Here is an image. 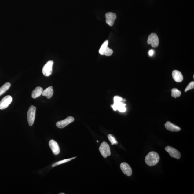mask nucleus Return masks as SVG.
Segmentation results:
<instances>
[{
    "mask_svg": "<svg viewBox=\"0 0 194 194\" xmlns=\"http://www.w3.org/2000/svg\"><path fill=\"white\" fill-rule=\"evenodd\" d=\"M12 101V98L11 96H5L0 101V110L5 109L11 104Z\"/></svg>",
    "mask_w": 194,
    "mask_h": 194,
    "instance_id": "obj_6",
    "label": "nucleus"
},
{
    "mask_svg": "<svg viewBox=\"0 0 194 194\" xmlns=\"http://www.w3.org/2000/svg\"><path fill=\"white\" fill-rule=\"evenodd\" d=\"M194 82L193 81H192L190 83H189V84L187 86L186 88L185 89V92H187L189 90H191L194 89Z\"/></svg>",
    "mask_w": 194,
    "mask_h": 194,
    "instance_id": "obj_23",
    "label": "nucleus"
},
{
    "mask_svg": "<svg viewBox=\"0 0 194 194\" xmlns=\"http://www.w3.org/2000/svg\"><path fill=\"white\" fill-rule=\"evenodd\" d=\"M53 64V61L49 60L44 65L42 69V72L44 76L49 77L52 74Z\"/></svg>",
    "mask_w": 194,
    "mask_h": 194,
    "instance_id": "obj_4",
    "label": "nucleus"
},
{
    "mask_svg": "<svg viewBox=\"0 0 194 194\" xmlns=\"http://www.w3.org/2000/svg\"><path fill=\"white\" fill-rule=\"evenodd\" d=\"M108 43L109 41L108 40H106L104 43L102 44L101 48L100 49L99 53L101 55H103L104 51L108 47Z\"/></svg>",
    "mask_w": 194,
    "mask_h": 194,
    "instance_id": "obj_20",
    "label": "nucleus"
},
{
    "mask_svg": "<svg viewBox=\"0 0 194 194\" xmlns=\"http://www.w3.org/2000/svg\"><path fill=\"white\" fill-rule=\"evenodd\" d=\"M172 76L174 81L177 82H181L183 79L182 73L178 71H173L172 72Z\"/></svg>",
    "mask_w": 194,
    "mask_h": 194,
    "instance_id": "obj_14",
    "label": "nucleus"
},
{
    "mask_svg": "<svg viewBox=\"0 0 194 194\" xmlns=\"http://www.w3.org/2000/svg\"><path fill=\"white\" fill-rule=\"evenodd\" d=\"M113 50L112 49L107 47L105 51H104L103 55H105L106 56H111L113 54Z\"/></svg>",
    "mask_w": 194,
    "mask_h": 194,
    "instance_id": "obj_21",
    "label": "nucleus"
},
{
    "mask_svg": "<svg viewBox=\"0 0 194 194\" xmlns=\"http://www.w3.org/2000/svg\"><path fill=\"white\" fill-rule=\"evenodd\" d=\"M122 97H118V96H115L114 98V103H118V102L122 101Z\"/></svg>",
    "mask_w": 194,
    "mask_h": 194,
    "instance_id": "obj_24",
    "label": "nucleus"
},
{
    "mask_svg": "<svg viewBox=\"0 0 194 194\" xmlns=\"http://www.w3.org/2000/svg\"><path fill=\"white\" fill-rule=\"evenodd\" d=\"M99 150L102 156L104 158H107V156H109L111 155L109 145L105 142L102 143L99 147Z\"/></svg>",
    "mask_w": 194,
    "mask_h": 194,
    "instance_id": "obj_3",
    "label": "nucleus"
},
{
    "mask_svg": "<svg viewBox=\"0 0 194 194\" xmlns=\"http://www.w3.org/2000/svg\"><path fill=\"white\" fill-rule=\"evenodd\" d=\"M54 93V90L52 86L48 87L43 91L42 95L46 96L47 98L50 99L52 97Z\"/></svg>",
    "mask_w": 194,
    "mask_h": 194,
    "instance_id": "obj_15",
    "label": "nucleus"
},
{
    "mask_svg": "<svg viewBox=\"0 0 194 194\" xmlns=\"http://www.w3.org/2000/svg\"><path fill=\"white\" fill-rule=\"evenodd\" d=\"M165 150L169 153L171 157L173 158L179 159L181 157V154L178 150L170 146L165 147Z\"/></svg>",
    "mask_w": 194,
    "mask_h": 194,
    "instance_id": "obj_7",
    "label": "nucleus"
},
{
    "mask_svg": "<svg viewBox=\"0 0 194 194\" xmlns=\"http://www.w3.org/2000/svg\"><path fill=\"white\" fill-rule=\"evenodd\" d=\"M108 140H109L110 142H111L112 145H113L118 144L117 141H116L115 139L114 138V137L112 136V134H108Z\"/></svg>",
    "mask_w": 194,
    "mask_h": 194,
    "instance_id": "obj_22",
    "label": "nucleus"
},
{
    "mask_svg": "<svg viewBox=\"0 0 194 194\" xmlns=\"http://www.w3.org/2000/svg\"><path fill=\"white\" fill-rule=\"evenodd\" d=\"M74 118L72 116H68L64 120L57 122L56 124V125L57 127L58 128H64L68 124L74 121Z\"/></svg>",
    "mask_w": 194,
    "mask_h": 194,
    "instance_id": "obj_8",
    "label": "nucleus"
},
{
    "mask_svg": "<svg viewBox=\"0 0 194 194\" xmlns=\"http://www.w3.org/2000/svg\"><path fill=\"white\" fill-rule=\"evenodd\" d=\"M120 168L122 172L128 176H130L132 174V171L131 167L127 163H122L120 165Z\"/></svg>",
    "mask_w": 194,
    "mask_h": 194,
    "instance_id": "obj_10",
    "label": "nucleus"
},
{
    "mask_svg": "<svg viewBox=\"0 0 194 194\" xmlns=\"http://www.w3.org/2000/svg\"><path fill=\"white\" fill-rule=\"evenodd\" d=\"M126 106L125 104L120 101L118 103H114V104L112 105V107L114 111H116V110H118L120 112H124L126 111Z\"/></svg>",
    "mask_w": 194,
    "mask_h": 194,
    "instance_id": "obj_12",
    "label": "nucleus"
},
{
    "mask_svg": "<svg viewBox=\"0 0 194 194\" xmlns=\"http://www.w3.org/2000/svg\"><path fill=\"white\" fill-rule=\"evenodd\" d=\"M160 159V156L158 153L152 152L146 155L145 158V161L148 166H153L158 164Z\"/></svg>",
    "mask_w": 194,
    "mask_h": 194,
    "instance_id": "obj_1",
    "label": "nucleus"
},
{
    "mask_svg": "<svg viewBox=\"0 0 194 194\" xmlns=\"http://www.w3.org/2000/svg\"><path fill=\"white\" fill-rule=\"evenodd\" d=\"M167 130L172 132H178L181 130V128L171 123L170 122H167L165 124Z\"/></svg>",
    "mask_w": 194,
    "mask_h": 194,
    "instance_id": "obj_13",
    "label": "nucleus"
},
{
    "mask_svg": "<svg viewBox=\"0 0 194 194\" xmlns=\"http://www.w3.org/2000/svg\"><path fill=\"white\" fill-rule=\"evenodd\" d=\"M154 50H150L148 52V54L150 56H153V54H154Z\"/></svg>",
    "mask_w": 194,
    "mask_h": 194,
    "instance_id": "obj_25",
    "label": "nucleus"
},
{
    "mask_svg": "<svg viewBox=\"0 0 194 194\" xmlns=\"http://www.w3.org/2000/svg\"><path fill=\"white\" fill-rule=\"evenodd\" d=\"M36 108L33 105L31 106L28 109L27 114V118L28 124L32 126L34 124L35 120Z\"/></svg>",
    "mask_w": 194,
    "mask_h": 194,
    "instance_id": "obj_2",
    "label": "nucleus"
},
{
    "mask_svg": "<svg viewBox=\"0 0 194 194\" xmlns=\"http://www.w3.org/2000/svg\"><path fill=\"white\" fill-rule=\"evenodd\" d=\"M181 91L176 88H174L171 90V96L173 97L176 98L181 96Z\"/></svg>",
    "mask_w": 194,
    "mask_h": 194,
    "instance_id": "obj_19",
    "label": "nucleus"
},
{
    "mask_svg": "<svg viewBox=\"0 0 194 194\" xmlns=\"http://www.w3.org/2000/svg\"><path fill=\"white\" fill-rule=\"evenodd\" d=\"M105 16L106 23L110 26H113L116 18V14L113 12H108L106 14Z\"/></svg>",
    "mask_w": 194,
    "mask_h": 194,
    "instance_id": "obj_9",
    "label": "nucleus"
},
{
    "mask_svg": "<svg viewBox=\"0 0 194 194\" xmlns=\"http://www.w3.org/2000/svg\"><path fill=\"white\" fill-rule=\"evenodd\" d=\"M159 41L158 37L156 34L152 33L148 36V43L151 44L153 48H156L159 46Z\"/></svg>",
    "mask_w": 194,
    "mask_h": 194,
    "instance_id": "obj_5",
    "label": "nucleus"
},
{
    "mask_svg": "<svg viewBox=\"0 0 194 194\" xmlns=\"http://www.w3.org/2000/svg\"><path fill=\"white\" fill-rule=\"evenodd\" d=\"M11 86V83L9 82L6 83L0 88V96L6 92Z\"/></svg>",
    "mask_w": 194,
    "mask_h": 194,
    "instance_id": "obj_17",
    "label": "nucleus"
},
{
    "mask_svg": "<svg viewBox=\"0 0 194 194\" xmlns=\"http://www.w3.org/2000/svg\"><path fill=\"white\" fill-rule=\"evenodd\" d=\"M49 146L54 155H57L60 154V147L56 141L53 140H50L49 142Z\"/></svg>",
    "mask_w": 194,
    "mask_h": 194,
    "instance_id": "obj_11",
    "label": "nucleus"
},
{
    "mask_svg": "<svg viewBox=\"0 0 194 194\" xmlns=\"http://www.w3.org/2000/svg\"><path fill=\"white\" fill-rule=\"evenodd\" d=\"M76 158V157H74V158L64 159V160L58 161V162L55 163H54V164H53L52 165V167H55L57 166V165L64 164V163L69 162V161H71V160H73V159H74Z\"/></svg>",
    "mask_w": 194,
    "mask_h": 194,
    "instance_id": "obj_18",
    "label": "nucleus"
},
{
    "mask_svg": "<svg viewBox=\"0 0 194 194\" xmlns=\"http://www.w3.org/2000/svg\"><path fill=\"white\" fill-rule=\"evenodd\" d=\"M65 193H60V194H64Z\"/></svg>",
    "mask_w": 194,
    "mask_h": 194,
    "instance_id": "obj_26",
    "label": "nucleus"
},
{
    "mask_svg": "<svg viewBox=\"0 0 194 194\" xmlns=\"http://www.w3.org/2000/svg\"><path fill=\"white\" fill-rule=\"evenodd\" d=\"M43 91V89L42 87L38 86L35 89L32 93V98L36 99L39 97L42 94Z\"/></svg>",
    "mask_w": 194,
    "mask_h": 194,
    "instance_id": "obj_16",
    "label": "nucleus"
}]
</instances>
